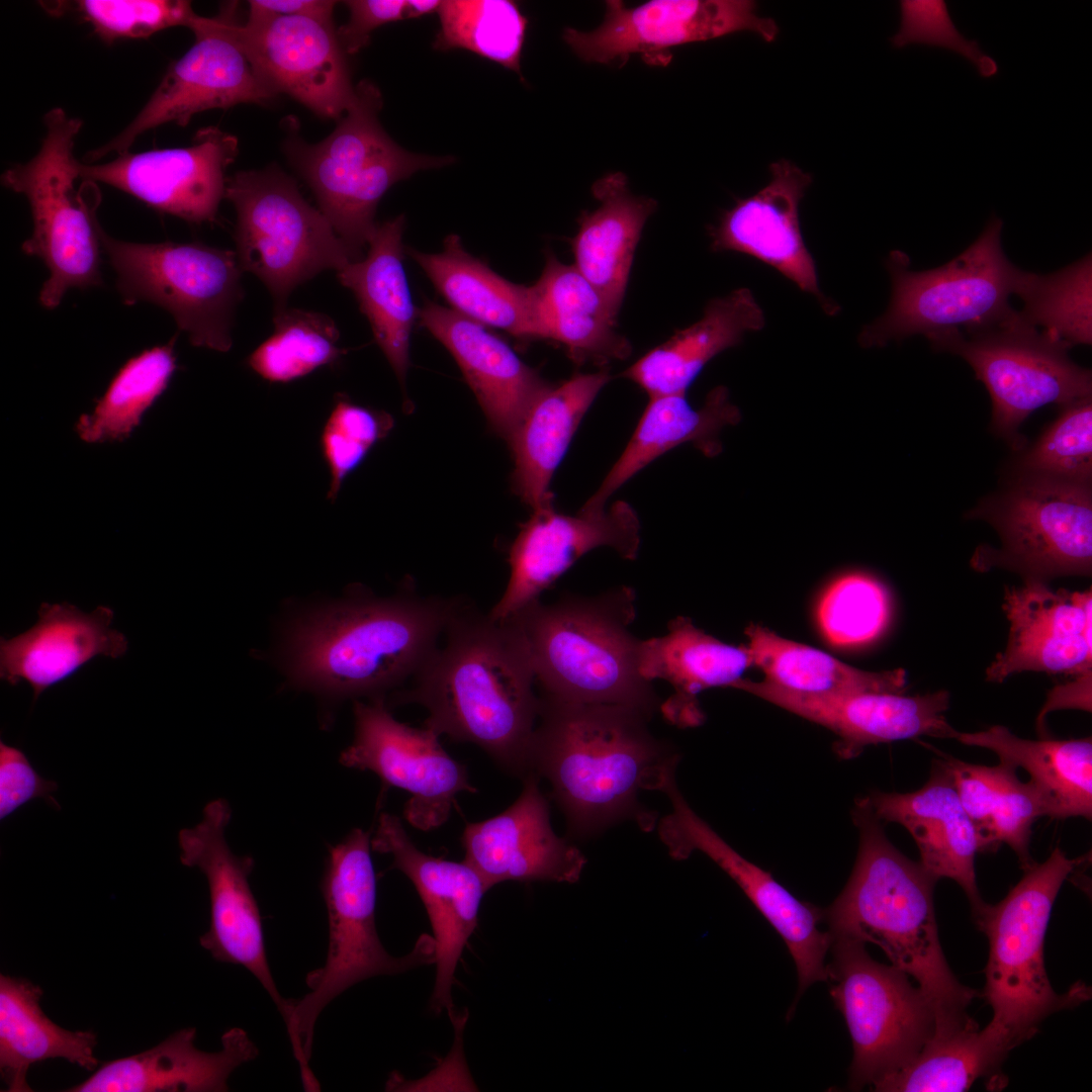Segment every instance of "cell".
Segmentation results:
<instances>
[{
    "label": "cell",
    "instance_id": "cell-1",
    "mask_svg": "<svg viewBox=\"0 0 1092 1092\" xmlns=\"http://www.w3.org/2000/svg\"><path fill=\"white\" fill-rule=\"evenodd\" d=\"M445 634L396 703L420 704L429 713L425 727L476 744L524 778L541 699L521 630L512 619L494 621L459 604Z\"/></svg>",
    "mask_w": 1092,
    "mask_h": 1092
},
{
    "label": "cell",
    "instance_id": "cell-2",
    "mask_svg": "<svg viewBox=\"0 0 1092 1092\" xmlns=\"http://www.w3.org/2000/svg\"><path fill=\"white\" fill-rule=\"evenodd\" d=\"M852 820L859 832L856 861L823 911L831 936L874 943L914 978L934 1007L935 1036L977 1025L967 1009L979 993L959 982L940 945L933 901L938 880L891 843L868 797L855 802Z\"/></svg>",
    "mask_w": 1092,
    "mask_h": 1092
},
{
    "label": "cell",
    "instance_id": "cell-3",
    "mask_svg": "<svg viewBox=\"0 0 1092 1092\" xmlns=\"http://www.w3.org/2000/svg\"><path fill=\"white\" fill-rule=\"evenodd\" d=\"M540 699L528 774L549 781L572 836L635 814L647 776L671 756L650 734L649 717L618 705Z\"/></svg>",
    "mask_w": 1092,
    "mask_h": 1092
},
{
    "label": "cell",
    "instance_id": "cell-4",
    "mask_svg": "<svg viewBox=\"0 0 1092 1092\" xmlns=\"http://www.w3.org/2000/svg\"><path fill=\"white\" fill-rule=\"evenodd\" d=\"M459 604L416 595L338 603L295 630L291 674L301 686L331 696L382 698L416 675Z\"/></svg>",
    "mask_w": 1092,
    "mask_h": 1092
},
{
    "label": "cell",
    "instance_id": "cell-5",
    "mask_svg": "<svg viewBox=\"0 0 1092 1092\" xmlns=\"http://www.w3.org/2000/svg\"><path fill=\"white\" fill-rule=\"evenodd\" d=\"M635 600V590L621 585L549 605L537 600L509 618L525 638L543 696L618 705L652 716L659 699L640 673L642 640L630 631Z\"/></svg>",
    "mask_w": 1092,
    "mask_h": 1092
},
{
    "label": "cell",
    "instance_id": "cell-6",
    "mask_svg": "<svg viewBox=\"0 0 1092 1092\" xmlns=\"http://www.w3.org/2000/svg\"><path fill=\"white\" fill-rule=\"evenodd\" d=\"M370 832L351 830L330 848L321 890L328 913L326 962L305 977L308 992L292 999L284 1020L302 1085L320 1083L309 1068L314 1025L322 1011L351 986L366 979L398 975L435 963L433 936L422 934L402 957L391 956L381 943L376 923V876Z\"/></svg>",
    "mask_w": 1092,
    "mask_h": 1092
},
{
    "label": "cell",
    "instance_id": "cell-7",
    "mask_svg": "<svg viewBox=\"0 0 1092 1092\" xmlns=\"http://www.w3.org/2000/svg\"><path fill=\"white\" fill-rule=\"evenodd\" d=\"M1083 861L1056 847L1042 862L1024 871L1021 880L995 905L986 904L974 918L986 934L989 957L984 996L993 1010L989 1024L1015 1048L1058 1011L1090 999V988L1074 984L1058 994L1049 980L1044 935L1053 905L1064 882Z\"/></svg>",
    "mask_w": 1092,
    "mask_h": 1092
},
{
    "label": "cell",
    "instance_id": "cell-8",
    "mask_svg": "<svg viewBox=\"0 0 1092 1092\" xmlns=\"http://www.w3.org/2000/svg\"><path fill=\"white\" fill-rule=\"evenodd\" d=\"M355 88L353 103L327 138L308 144L291 134L285 142L287 156L353 262L364 257L377 224V204L393 184L417 171L454 162L453 157L419 155L400 148L379 122L382 97L377 86L363 80Z\"/></svg>",
    "mask_w": 1092,
    "mask_h": 1092
},
{
    "label": "cell",
    "instance_id": "cell-9",
    "mask_svg": "<svg viewBox=\"0 0 1092 1092\" xmlns=\"http://www.w3.org/2000/svg\"><path fill=\"white\" fill-rule=\"evenodd\" d=\"M44 126L36 155L8 168L2 183L29 203L33 230L21 249L49 268L39 301L52 309L69 289L101 283V225L96 215L101 195L96 182L80 176L74 156L82 120L53 108L44 115Z\"/></svg>",
    "mask_w": 1092,
    "mask_h": 1092
},
{
    "label": "cell",
    "instance_id": "cell-10",
    "mask_svg": "<svg viewBox=\"0 0 1092 1092\" xmlns=\"http://www.w3.org/2000/svg\"><path fill=\"white\" fill-rule=\"evenodd\" d=\"M1003 221L993 214L981 235L960 255L929 270L910 269L902 251L886 259L892 290L886 311L866 325L861 347H884L914 335L961 328L979 332L1009 318L1023 270L1011 263L1001 244Z\"/></svg>",
    "mask_w": 1092,
    "mask_h": 1092
},
{
    "label": "cell",
    "instance_id": "cell-11",
    "mask_svg": "<svg viewBox=\"0 0 1092 1092\" xmlns=\"http://www.w3.org/2000/svg\"><path fill=\"white\" fill-rule=\"evenodd\" d=\"M224 197L237 211L239 264L268 288L274 313L287 308L298 285L324 270L338 272L353 262L325 214L278 167L236 173L226 179Z\"/></svg>",
    "mask_w": 1092,
    "mask_h": 1092
},
{
    "label": "cell",
    "instance_id": "cell-12",
    "mask_svg": "<svg viewBox=\"0 0 1092 1092\" xmlns=\"http://www.w3.org/2000/svg\"><path fill=\"white\" fill-rule=\"evenodd\" d=\"M1007 486L981 500L969 519L989 523L999 548L982 545L971 565L978 571L1003 568L1023 582L1049 583L1092 570L1091 484L1040 477H1012Z\"/></svg>",
    "mask_w": 1092,
    "mask_h": 1092
},
{
    "label": "cell",
    "instance_id": "cell-13",
    "mask_svg": "<svg viewBox=\"0 0 1092 1092\" xmlns=\"http://www.w3.org/2000/svg\"><path fill=\"white\" fill-rule=\"evenodd\" d=\"M829 950L830 995L853 1048L848 1087L860 1090L912 1062L934 1036L936 1014L907 974L875 961L863 942L832 937Z\"/></svg>",
    "mask_w": 1092,
    "mask_h": 1092
},
{
    "label": "cell",
    "instance_id": "cell-14",
    "mask_svg": "<svg viewBox=\"0 0 1092 1092\" xmlns=\"http://www.w3.org/2000/svg\"><path fill=\"white\" fill-rule=\"evenodd\" d=\"M100 240L126 304L155 303L172 314L193 346L231 349L235 311L244 296L235 252L197 243L124 242L102 228Z\"/></svg>",
    "mask_w": 1092,
    "mask_h": 1092
},
{
    "label": "cell",
    "instance_id": "cell-15",
    "mask_svg": "<svg viewBox=\"0 0 1092 1092\" xmlns=\"http://www.w3.org/2000/svg\"><path fill=\"white\" fill-rule=\"evenodd\" d=\"M935 351L962 357L986 387L991 430L1015 450L1019 428L1046 404L1061 407L1091 397V371L1074 363L1065 345L1022 320L1018 310L999 325L966 334L953 329L927 338Z\"/></svg>",
    "mask_w": 1092,
    "mask_h": 1092
},
{
    "label": "cell",
    "instance_id": "cell-16",
    "mask_svg": "<svg viewBox=\"0 0 1092 1092\" xmlns=\"http://www.w3.org/2000/svg\"><path fill=\"white\" fill-rule=\"evenodd\" d=\"M193 46L173 62L135 117L116 136L86 155L88 162L128 152L146 131L165 123L185 126L192 116L240 103L264 104L275 94L260 80L230 28L228 4L213 17L194 16Z\"/></svg>",
    "mask_w": 1092,
    "mask_h": 1092
},
{
    "label": "cell",
    "instance_id": "cell-17",
    "mask_svg": "<svg viewBox=\"0 0 1092 1092\" xmlns=\"http://www.w3.org/2000/svg\"><path fill=\"white\" fill-rule=\"evenodd\" d=\"M231 816L225 800H213L204 807L202 820L178 835L181 862L199 869L209 889L210 925L199 942L214 960L247 969L284 1020L292 999L280 994L268 964L262 918L249 883L254 859L236 855L226 842Z\"/></svg>",
    "mask_w": 1092,
    "mask_h": 1092
},
{
    "label": "cell",
    "instance_id": "cell-18",
    "mask_svg": "<svg viewBox=\"0 0 1092 1092\" xmlns=\"http://www.w3.org/2000/svg\"><path fill=\"white\" fill-rule=\"evenodd\" d=\"M353 742L341 753L346 767L370 770L389 787L406 791L403 816L414 827L431 830L450 815L460 792L476 793L464 764L442 747L430 728H415L392 717L382 698L354 704Z\"/></svg>",
    "mask_w": 1092,
    "mask_h": 1092
},
{
    "label": "cell",
    "instance_id": "cell-19",
    "mask_svg": "<svg viewBox=\"0 0 1092 1092\" xmlns=\"http://www.w3.org/2000/svg\"><path fill=\"white\" fill-rule=\"evenodd\" d=\"M658 791L666 794L671 807L658 824L659 837L668 853L680 860L700 850L736 882L788 946L798 973L796 999L812 984L827 982L825 958L832 936L829 931L818 928L823 910L798 900L768 872L745 859L726 843L689 806L673 776L665 777Z\"/></svg>",
    "mask_w": 1092,
    "mask_h": 1092
},
{
    "label": "cell",
    "instance_id": "cell-20",
    "mask_svg": "<svg viewBox=\"0 0 1092 1092\" xmlns=\"http://www.w3.org/2000/svg\"><path fill=\"white\" fill-rule=\"evenodd\" d=\"M231 31L260 80L316 114L340 119L356 88L333 19L278 16L241 23L238 4L229 3Z\"/></svg>",
    "mask_w": 1092,
    "mask_h": 1092
},
{
    "label": "cell",
    "instance_id": "cell-21",
    "mask_svg": "<svg viewBox=\"0 0 1092 1092\" xmlns=\"http://www.w3.org/2000/svg\"><path fill=\"white\" fill-rule=\"evenodd\" d=\"M737 31L772 41L779 28L771 18L759 16L756 3L749 0H652L633 8L609 0L599 27H567L563 39L583 62L623 65L633 54L655 57L669 48Z\"/></svg>",
    "mask_w": 1092,
    "mask_h": 1092
},
{
    "label": "cell",
    "instance_id": "cell-22",
    "mask_svg": "<svg viewBox=\"0 0 1092 1092\" xmlns=\"http://www.w3.org/2000/svg\"><path fill=\"white\" fill-rule=\"evenodd\" d=\"M640 532L635 510L622 500L603 508L582 506L573 516L558 513L553 506L533 511L510 547V578L488 616L494 621L513 617L599 547H610L624 559H636Z\"/></svg>",
    "mask_w": 1092,
    "mask_h": 1092
},
{
    "label": "cell",
    "instance_id": "cell-23",
    "mask_svg": "<svg viewBox=\"0 0 1092 1092\" xmlns=\"http://www.w3.org/2000/svg\"><path fill=\"white\" fill-rule=\"evenodd\" d=\"M238 140L217 126L199 129L191 146L125 152L101 164L79 161L82 178L126 192L151 207L201 223L213 221L224 197L225 170Z\"/></svg>",
    "mask_w": 1092,
    "mask_h": 1092
},
{
    "label": "cell",
    "instance_id": "cell-24",
    "mask_svg": "<svg viewBox=\"0 0 1092 1092\" xmlns=\"http://www.w3.org/2000/svg\"><path fill=\"white\" fill-rule=\"evenodd\" d=\"M371 847L392 856L391 868L411 880L423 901L435 941L436 978L430 1006L435 1013H451L455 971L477 926L479 905L488 889L464 860L451 861L420 850L392 814H380Z\"/></svg>",
    "mask_w": 1092,
    "mask_h": 1092
},
{
    "label": "cell",
    "instance_id": "cell-25",
    "mask_svg": "<svg viewBox=\"0 0 1092 1092\" xmlns=\"http://www.w3.org/2000/svg\"><path fill=\"white\" fill-rule=\"evenodd\" d=\"M734 689L828 728L839 738L835 751L842 758H852L872 744L919 736L954 739L958 733L945 717L949 693L944 690L916 696L879 692L812 696L745 678Z\"/></svg>",
    "mask_w": 1092,
    "mask_h": 1092
},
{
    "label": "cell",
    "instance_id": "cell-26",
    "mask_svg": "<svg viewBox=\"0 0 1092 1092\" xmlns=\"http://www.w3.org/2000/svg\"><path fill=\"white\" fill-rule=\"evenodd\" d=\"M769 173L763 188L736 199L710 229L711 249L738 252L761 261L800 290L812 294L826 314L835 315L840 307L821 291L815 261L800 228L799 205L812 176L784 159L772 163Z\"/></svg>",
    "mask_w": 1092,
    "mask_h": 1092
},
{
    "label": "cell",
    "instance_id": "cell-27",
    "mask_svg": "<svg viewBox=\"0 0 1092 1092\" xmlns=\"http://www.w3.org/2000/svg\"><path fill=\"white\" fill-rule=\"evenodd\" d=\"M1009 621L1006 647L986 669V679L1002 682L1023 672L1080 675L1092 668V592L1054 590L1048 583L1005 587Z\"/></svg>",
    "mask_w": 1092,
    "mask_h": 1092
},
{
    "label": "cell",
    "instance_id": "cell-28",
    "mask_svg": "<svg viewBox=\"0 0 1092 1092\" xmlns=\"http://www.w3.org/2000/svg\"><path fill=\"white\" fill-rule=\"evenodd\" d=\"M461 841L464 861L488 890L506 881L575 883L586 862L578 848L554 833L548 803L532 772L524 777L523 791L509 808L466 824Z\"/></svg>",
    "mask_w": 1092,
    "mask_h": 1092
},
{
    "label": "cell",
    "instance_id": "cell-29",
    "mask_svg": "<svg viewBox=\"0 0 1092 1092\" xmlns=\"http://www.w3.org/2000/svg\"><path fill=\"white\" fill-rule=\"evenodd\" d=\"M418 317L454 357L492 430L510 443L553 384L487 327L451 308L427 301Z\"/></svg>",
    "mask_w": 1092,
    "mask_h": 1092
},
{
    "label": "cell",
    "instance_id": "cell-30",
    "mask_svg": "<svg viewBox=\"0 0 1092 1092\" xmlns=\"http://www.w3.org/2000/svg\"><path fill=\"white\" fill-rule=\"evenodd\" d=\"M876 815L905 827L913 837L923 868L937 880H953L966 894L973 918L986 906L976 878L978 844L951 777L936 758L927 782L911 793L874 792L867 796Z\"/></svg>",
    "mask_w": 1092,
    "mask_h": 1092
},
{
    "label": "cell",
    "instance_id": "cell-31",
    "mask_svg": "<svg viewBox=\"0 0 1092 1092\" xmlns=\"http://www.w3.org/2000/svg\"><path fill=\"white\" fill-rule=\"evenodd\" d=\"M36 623L0 641V676L15 686L27 681L33 702L96 656L121 657L127 639L111 627L113 611L105 606L84 613L68 603H42Z\"/></svg>",
    "mask_w": 1092,
    "mask_h": 1092
},
{
    "label": "cell",
    "instance_id": "cell-32",
    "mask_svg": "<svg viewBox=\"0 0 1092 1092\" xmlns=\"http://www.w3.org/2000/svg\"><path fill=\"white\" fill-rule=\"evenodd\" d=\"M196 1029L172 1033L140 1054L103 1063L69 1092H221L240 1066L259 1052L248 1033L234 1027L221 1036V1050L208 1053L195 1044Z\"/></svg>",
    "mask_w": 1092,
    "mask_h": 1092
},
{
    "label": "cell",
    "instance_id": "cell-33",
    "mask_svg": "<svg viewBox=\"0 0 1092 1092\" xmlns=\"http://www.w3.org/2000/svg\"><path fill=\"white\" fill-rule=\"evenodd\" d=\"M752 666L746 645L726 644L677 616L667 624L666 634L642 640L639 653L641 675L652 681L664 679L673 694L660 706L664 718L686 728L704 721L697 695L715 687H731Z\"/></svg>",
    "mask_w": 1092,
    "mask_h": 1092
},
{
    "label": "cell",
    "instance_id": "cell-34",
    "mask_svg": "<svg viewBox=\"0 0 1092 1092\" xmlns=\"http://www.w3.org/2000/svg\"><path fill=\"white\" fill-rule=\"evenodd\" d=\"M459 314L521 342L545 340L534 286L516 284L465 251L450 235L439 253L405 249Z\"/></svg>",
    "mask_w": 1092,
    "mask_h": 1092
},
{
    "label": "cell",
    "instance_id": "cell-35",
    "mask_svg": "<svg viewBox=\"0 0 1092 1092\" xmlns=\"http://www.w3.org/2000/svg\"><path fill=\"white\" fill-rule=\"evenodd\" d=\"M764 312L745 287L711 299L703 316L676 331L625 370L623 376L649 396L686 394L706 364L741 343L745 334L761 331Z\"/></svg>",
    "mask_w": 1092,
    "mask_h": 1092
},
{
    "label": "cell",
    "instance_id": "cell-36",
    "mask_svg": "<svg viewBox=\"0 0 1092 1092\" xmlns=\"http://www.w3.org/2000/svg\"><path fill=\"white\" fill-rule=\"evenodd\" d=\"M600 205L583 211L571 240L573 266L618 315L642 230L655 211L653 198L636 196L623 173H611L592 187Z\"/></svg>",
    "mask_w": 1092,
    "mask_h": 1092
},
{
    "label": "cell",
    "instance_id": "cell-37",
    "mask_svg": "<svg viewBox=\"0 0 1092 1092\" xmlns=\"http://www.w3.org/2000/svg\"><path fill=\"white\" fill-rule=\"evenodd\" d=\"M404 216L376 224L367 255L338 271L341 284L355 295L375 341L404 386L410 340L418 317L404 267Z\"/></svg>",
    "mask_w": 1092,
    "mask_h": 1092
},
{
    "label": "cell",
    "instance_id": "cell-38",
    "mask_svg": "<svg viewBox=\"0 0 1092 1092\" xmlns=\"http://www.w3.org/2000/svg\"><path fill=\"white\" fill-rule=\"evenodd\" d=\"M611 375L577 373L552 385L533 405L509 443L514 491L533 511L553 506L551 479L578 426Z\"/></svg>",
    "mask_w": 1092,
    "mask_h": 1092
},
{
    "label": "cell",
    "instance_id": "cell-39",
    "mask_svg": "<svg viewBox=\"0 0 1092 1092\" xmlns=\"http://www.w3.org/2000/svg\"><path fill=\"white\" fill-rule=\"evenodd\" d=\"M739 419L740 413L724 386L713 388L700 407H694L686 394L649 398L625 449L583 506L606 507L611 495L636 473L680 445L693 444L706 456L717 455L721 451L720 432Z\"/></svg>",
    "mask_w": 1092,
    "mask_h": 1092
},
{
    "label": "cell",
    "instance_id": "cell-40",
    "mask_svg": "<svg viewBox=\"0 0 1092 1092\" xmlns=\"http://www.w3.org/2000/svg\"><path fill=\"white\" fill-rule=\"evenodd\" d=\"M938 754L974 826L978 851L995 852L1001 844H1007L1023 871L1032 867V825L1037 818L1046 816L1044 803L1033 785L1020 781L1018 768L1005 761L987 766Z\"/></svg>",
    "mask_w": 1092,
    "mask_h": 1092
},
{
    "label": "cell",
    "instance_id": "cell-41",
    "mask_svg": "<svg viewBox=\"0 0 1092 1092\" xmlns=\"http://www.w3.org/2000/svg\"><path fill=\"white\" fill-rule=\"evenodd\" d=\"M533 286L545 340L562 345L573 363L602 364L629 357L632 347L617 331V314L573 265L548 253Z\"/></svg>",
    "mask_w": 1092,
    "mask_h": 1092
},
{
    "label": "cell",
    "instance_id": "cell-42",
    "mask_svg": "<svg viewBox=\"0 0 1092 1092\" xmlns=\"http://www.w3.org/2000/svg\"><path fill=\"white\" fill-rule=\"evenodd\" d=\"M956 740L993 751L1001 761L1023 767L1039 793L1046 816L1054 819L1092 817V739L1030 740L995 725L960 732Z\"/></svg>",
    "mask_w": 1092,
    "mask_h": 1092
},
{
    "label": "cell",
    "instance_id": "cell-43",
    "mask_svg": "<svg viewBox=\"0 0 1092 1092\" xmlns=\"http://www.w3.org/2000/svg\"><path fill=\"white\" fill-rule=\"evenodd\" d=\"M42 990L22 978L0 976V1073L9 1092L32 1091L29 1068L49 1059H64L95 1071L96 1033L67 1030L42 1012Z\"/></svg>",
    "mask_w": 1092,
    "mask_h": 1092
},
{
    "label": "cell",
    "instance_id": "cell-44",
    "mask_svg": "<svg viewBox=\"0 0 1092 1092\" xmlns=\"http://www.w3.org/2000/svg\"><path fill=\"white\" fill-rule=\"evenodd\" d=\"M745 634L752 666L763 671L764 681L783 690L812 696L906 691L903 669L879 672L857 669L759 625H749Z\"/></svg>",
    "mask_w": 1092,
    "mask_h": 1092
},
{
    "label": "cell",
    "instance_id": "cell-45",
    "mask_svg": "<svg viewBox=\"0 0 1092 1092\" xmlns=\"http://www.w3.org/2000/svg\"><path fill=\"white\" fill-rule=\"evenodd\" d=\"M1014 1046L988 1024L933 1036L907 1066L872 1086L882 1092H961L979 1079L993 1082Z\"/></svg>",
    "mask_w": 1092,
    "mask_h": 1092
},
{
    "label": "cell",
    "instance_id": "cell-46",
    "mask_svg": "<svg viewBox=\"0 0 1092 1092\" xmlns=\"http://www.w3.org/2000/svg\"><path fill=\"white\" fill-rule=\"evenodd\" d=\"M175 341L147 349L118 369L93 412L78 419L75 429L82 441H123L131 435L177 369Z\"/></svg>",
    "mask_w": 1092,
    "mask_h": 1092
},
{
    "label": "cell",
    "instance_id": "cell-47",
    "mask_svg": "<svg viewBox=\"0 0 1092 1092\" xmlns=\"http://www.w3.org/2000/svg\"><path fill=\"white\" fill-rule=\"evenodd\" d=\"M1092 257L1049 274L1023 271L1016 291L1028 325L1071 349L1092 343Z\"/></svg>",
    "mask_w": 1092,
    "mask_h": 1092
},
{
    "label": "cell",
    "instance_id": "cell-48",
    "mask_svg": "<svg viewBox=\"0 0 1092 1092\" xmlns=\"http://www.w3.org/2000/svg\"><path fill=\"white\" fill-rule=\"evenodd\" d=\"M438 51L464 49L521 74L528 20L511 0L441 1Z\"/></svg>",
    "mask_w": 1092,
    "mask_h": 1092
},
{
    "label": "cell",
    "instance_id": "cell-49",
    "mask_svg": "<svg viewBox=\"0 0 1092 1092\" xmlns=\"http://www.w3.org/2000/svg\"><path fill=\"white\" fill-rule=\"evenodd\" d=\"M273 334L248 357L249 367L263 379L287 383L320 367L336 363L346 352L339 348V330L327 314L286 308L273 314Z\"/></svg>",
    "mask_w": 1092,
    "mask_h": 1092
},
{
    "label": "cell",
    "instance_id": "cell-50",
    "mask_svg": "<svg viewBox=\"0 0 1092 1092\" xmlns=\"http://www.w3.org/2000/svg\"><path fill=\"white\" fill-rule=\"evenodd\" d=\"M1010 471V478L1028 476L1091 484V397L1063 406L1038 439L1012 461Z\"/></svg>",
    "mask_w": 1092,
    "mask_h": 1092
},
{
    "label": "cell",
    "instance_id": "cell-51",
    "mask_svg": "<svg viewBox=\"0 0 1092 1092\" xmlns=\"http://www.w3.org/2000/svg\"><path fill=\"white\" fill-rule=\"evenodd\" d=\"M889 617L890 599L885 586L859 572L835 579L822 595L817 609L821 632L838 647L872 641L885 629Z\"/></svg>",
    "mask_w": 1092,
    "mask_h": 1092
},
{
    "label": "cell",
    "instance_id": "cell-52",
    "mask_svg": "<svg viewBox=\"0 0 1092 1092\" xmlns=\"http://www.w3.org/2000/svg\"><path fill=\"white\" fill-rule=\"evenodd\" d=\"M53 15L72 12L89 23L105 42L144 38L161 30L188 27L196 15L182 0H79L44 2Z\"/></svg>",
    "mask_w": 1092,
    "mask_h": 1092
},
{
    "label": "cell",
    "instance_id": "cell-53",
    "mask_svg": "<svg viewBox=\"0 0 1092 1092\" xmlns=\"http://www.w3.org/2000/svg\"><path fill=\"white\" fill-rule=\"evenodd\" d=\"M393 425L388 413L356 403L345 394H336L320 436L322 456L330 473L328 500L335 502L345 479L389 434Z\"/></svg>",
    "mask_w": 1092,
    "mask_h": 1092
},
{
    "label": "cell",
    "instance_id": "cell-54",
    "mask_svg": "<svg viewBox=\"0 0 1092 1092\" xmlns=\"http://www.w3.org/2000/svg\"><path fill=\"white\" fill-rule=\"evenodd\" d=\"M900 9V28L891 38L894 47L921 43L944 48L968 59L984 78L997 73V63L981 51L976 40L967 39L958 30L945 1L903 0Z\"/></svg>",
    "mask_w": 1092,
    "mask_h": 1092
},
{
    "label": "cell",
    "instance_id": "cell-55",
    "mask_svg": "<svg viewBox=\"0 0 1092 1092\" xmlns=\"http://www.w3.org/2000/svg\"><path fill=\"white\" fill-rule=\"evenodd\" d=\"M56 790V783L41 778L20 749L0 742L1 820L35 798H44L58 806L51 796Z\"/></svg>",
    "mask_w": 1092,
    "mask_h": 1092
},
{
    "label": "cell",
    "instance_id": "cell-56",
    "mask_svg": "<svg viewBox=\"0 0 1092 1092\" xmlns=\"http://www.w3.org/2000/svg\"><path fill=\"white\" fill-rule=\"evenodd\" d=\"M344 3L349 9V19L336 32L345 54L354 55L366 47L377 27L404 20L403 0H350Z\"/></svg>",
    "mask_w": 1092,
    "mask_h": 1092
},
{
    "label": "cell",
    "instance_id": "cell-57",
    "mask_svg": "<svg viewBox=\"0 0 1092 1092\" xmlns=\"http://www.w3.org/2000/svg\"><path fill=\"white\" fill-rule=\"evenodd\" d=\"M247 22L278 16L307 15L333 19L336 1L328 0H251Z\"/></svg>",
    "mask_w": 1092,
    "mask_h": 1092
},
{
    "label": "cell",
    "instance_id": "cell-58",
    "mask_svg": "<svg viewBox=\"0 0 1092 1092\" xmlns=\"http://www.w3.org/2000/svg\"><path fill=\"white\" fill-rule=\"evenodd\" d=\"M1091 681L1092 671L1076 675L1073 681L1055 687L1037 718L1038 729L1046 713L1053 710L1077 708L1091 712Z\"/></svg>",
    "mask_w": 1092,
    "mask_h": 1092
},
{
    "label": "cell",
    "instance_id": "cell-59",
    "mask_svg": "<svg viewBox=\"0 0 1092 1092\" xmlns=\"http://www.w3.org/2000/svg\"><path fill=\"white\" fill-rule=\"evenodd\" d=\"M441 1L437 0H408L405 1L404 20L415 19L426 14L438 12Z\"/></svg>",
    "mask_w": 1092,
    "mask_h": 1092
}]
</instances>
